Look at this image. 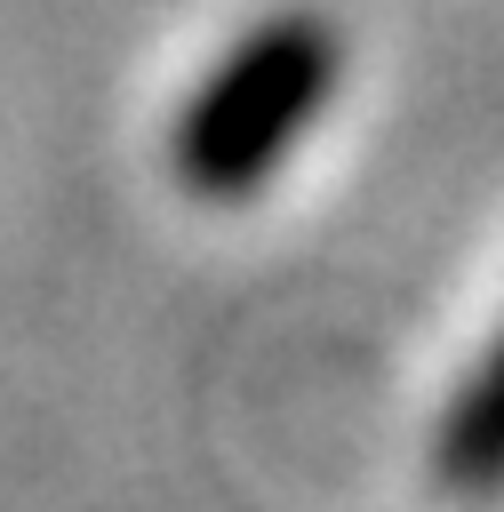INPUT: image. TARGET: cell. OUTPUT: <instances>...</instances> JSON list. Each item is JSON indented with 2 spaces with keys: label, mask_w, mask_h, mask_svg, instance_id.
Masks as SVG:
<instances>
[{
  "label": "cell",
  "mask_w": 504,
  "mask_h": 512,
  "mask_svg": "<svg viewBox=\"0 0 504 512\" xmlns=\"http://www.w3.org/2000/svg\"><path fill=\"white\" fill-rule=\"evenodd\" d=\"M344 80V40L312 8L256 16L208 80L184 96L168 128V168L192 200H248L272 184V168L296 152V136L328 112Z\"/></svg>",
  "instance_id": "1"
},
{
  "label": "cell",
  "mask_w": 504,
  "mask_h": 512,
  "mask_svg": "<svg viewBox=\"0 0 504 512\" xmlns=\"http://www.w3.org/2000/svg\"><path fill=\"white\" fill-rule=\"evenodd\" d=\"M432 472H440L456 496H496V488H504V328L488 336V352L472 360V376H464L456 400L440 408Z\"/></svg>",
  "instance_id": "2"
}]
</instances>
